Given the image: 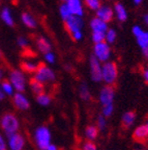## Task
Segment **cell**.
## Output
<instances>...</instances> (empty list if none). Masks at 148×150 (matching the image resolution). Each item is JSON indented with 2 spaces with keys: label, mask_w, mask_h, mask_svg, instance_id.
<instances>
[{
  "label": "cell",
  "mask_w": 148,
  "mask_h": 150,
  "mask_svg": "<svg viewBox=\"0 0 148 150\" xmlns=\"http://www.w3.org/2000/svg\"><path fill=\"white\" fill-rule=\"evenodd\" d=\"M0 127L6 137L17 134L20 129V120L14 112H5L0 118Z\"/></svg>",
  "instance_id": "cell-1"
},
{
  "label": "cell",
  "mask_w": 148,
  "mask_h": 150,
  "mask_svg": "<svg viewBox=\"0 0 148 150\" xmlns=\"http://www.w3.org/2000/svg\"><path fill=\"white\" fill-rule=\"evenodd\" d=\"M64 25L66 30L71 35L72 39L74 41H81L83 39V33H82V28L84 26L83 19L81 17L77 16H71L64 21Z\"/></svg>",
  "instance_id": "cell-2"
},
{
  "label": "cell",
  "mask_w": 148,
  "mask_h": 150,
  "mask_svg": "<svg viewBox=\"0 0 148 150\" xmlns=\"http://www.w3.org/2000/svg\"><path fill=\"white\" fill-rule=\"evenodd\" d=\"M119 75L118 66L114 62H107L102 64V81L105 82L106 86H112L116 83Z\"/></svg>",
  "instance_id": "cell-3"
},
{
  "label": "cell",
  "mask_w": 148,
  "mask_h": 150,
  "mask_svg": "<svg viewBox=\"0 0 148 150\" xmlns=\"http://www.w3.org/2000/svg\"><path fill=\"white\" fill-rule=\"evenodd\" d=\"M34 143L38 150H47L52 144L51 130L46 125L38 126L34 131Z\"/></svg>",
  "instance_id": "cell-4"
},
{
  "label": "cell",
  "mask_w": 148,
  "mask_h": 150,
  "mask_svg": "<svg viewBox=\"0 0 148 150\" xmlns=\"http://www.w3.org/2000/svg\"><path fill=\"white\" fill-rule=\"evenodd\" d=\"M9 82L13 84L15 91L18 93H23L27 87V79H26L25 73L22 70L14 69L9 72L8 75Z\"/></svg>",
  "instance_id": "cell-5"
},
{
  "label": "cell",
  "mask_w": 148,
  "mask_h": 150,
  "mask_svg": "<svg viewBox=\"0 0 148 150\" xmlns=\"http://www.w3.org/2000/svg\"><path fill=\"white\" fill-rule=\"evenodd\" d=\"M33 78L36 79L37 81L42 82L43 84H46L49 82H53L56 79V74L52 68L48 67L45 64H40L37 67Z\"/></svg>",
  "instance_id": "cell-6"
},
{
  "label": "cell",
  "mask_w": 148,
  "mask_h": 150,
  "mask_svg": "<svg viewBox=\"0 0 148 150\" xmlns=\"http://www.w3.org/2000/svg\"><path fill=\"white\" fill-rule=\"evenodd\" d=\"M93 56L97 61H100L102 64L109 62L112 55V49L110 45L106 42L94 44L93 46Z\"/></svg>",
  "instance_id": "cell-7"
},
{
  "label": "cell",
  "mask_w": 148,
  "mask_h": 150,
  "mask_svg": "<svg viewBox=\"0 0 148 150\" xmlns=\"http://www.w3.org/2000/svg\"><path fill=\"white\" fill-rule=\"evenodd\" d=\"M114 99H115V89L112 86H106L101 89L98 94V100L102 108L104 106L114 105Z\"/></svg>",
  "instance_id": "cell-8"
},
{
  "label": "cell",
  "mask_w": 148,
  "mask_h": 150,
  "mask_svg": "<svg viewBox=\"0 0 148 150\" xmlns=\"http://www.w3.org/2000/svg\"><path fill=\"white\" fill-rule=\"evenodd\" d=\"M8 150H24L26 145V140L20 132L10 134L6 138Z\"/></svg>",
  "instance_id": "cell-9"
},
{
  "label": "cell",
  "mask_w": 148,
  "mask_h": 150,
  "mask_svg": "<svg viewBox=\"0 0 148 150\" xmlns=\"http://www.w3.org/2000/svg\"><path fill=\"white\" fill-rule=\"evenodd\" d=\"M89 71H90V77L92 81H102V63L97 61L93 55L89 57Z\"/></svg>",
  "instance_id": "cell-10"
},
{
  "label": "cell",
  "mask_w": 148,
  "mask_h": 150,
  "mask_svg": "<svg viewBox=\"0 0 148 150\" xmlns=\"http://www.w3.org/2000/svg\"><path fill=\"white\" fill-rule=\"evenodd\" d=\"M13 104L18 110L25 112L30 108V101L24 93H16L13 96Z\"/></svg>",
  "instance_id": "cell-11"
},
{
  "label": "cell",
  "mask_w": 148,
  "mask_h": 150,
  "mask_svg": "<svg viewBox=\"0 0 148 150\" xmlns=\"http://www.w3.org/2000/svg\"><path fill=\"white\" fill-rule=\"evenodd\" d=\"M95 17L103 20L106 23H109L114 19V9L108 4H102L97 11H95Z\"/></svg>",
  "instance_id": "cell-12"
},
{
  "label": "cell",
  "mask_w": 148,
  "mask_h": 150,
  "mask_svg": "<svg viewBox=\"0 0 148 150\" xmlns=\"http://www.w3.org/2000/svg\"><path fill=\"white\" fill-rule=\"evenodd\" d=\"M66 5L70 9L72 16H77L81 17L84 15V7H83V2L82 0H67Z\"/></svg>",
  "instance_id": "cell-13"
},
{
  "label": "cell",
  "mask_w": 148,
  "mask_h": 150,
  "mask_svg": "<svg viewBox=\"0 0 148 150\" xmlns=\"http://www.w3.org/2000/svg\"><path fill=\"white\" fill-rule=\"evenodd\" d=\"M137 119V114L134 110H127L121 116V125L123 128L128 129L135 124Z\"/></svg>",
  "instance_id": "cell-14"
},
{
  "label": "cell",
  "mask_w": 148,
  "mask_h": 150,
  "mask_svg": "<svg viewBox=\"0 0 148 150\" xmlns=\"http://www.w3.org/2000/svg\"><path fill=\"white\" fill-rule=\"evenodd\" d=\"M90 28L92 33H106L109 29L108 23L104 22L103 20L98 19L97 17H94L90 20Z\"/></svg>",
  "instance_id": "cell-15"
},
{
  "label": "cell",
  "mask_w": 148,
  "mask_h": 150,
  "mask_svg": "<svg viewBox=\"0 0 148 150\" xmlns=\"http://www.w3.org/2000/svg\"><path fill=\"white\" fill-rule=\"evenodd\" d=\"M133 139L138 143H144L148 140V132L145 125H139L134 129L133 132Z\"/></svg>",
  "instance_id": "cell-16"
},
{
  "label": "cell",
  "mask_w": 148,
  "mask_h": 150,
  "mask_svg": "<svg viewBox=\"0 0 148 150\" xmlns=\"http://www.w3.org/2000/svg\"><path fill=\"white\" fill-rule=\"evenodd\" d=\"M114 15H115L116 19H117L119 22H124L127 20V17H128V14H127L126 8L124 7V5L120 2H117L114 4Z\"/></svg>",
  "instance_id": "cell-17"
},
{
  "label": "cell",
  "mask_w": 148,
  "mask_h": 150,
  "mask_svg": "<svg viewBox=\"0 0 148 150\" xmlns=\"http://www.w3.org/2000/svg\"><path fill=\"white\" fill-rule=\"evenodd\" d=\"M36 47H37V49H38L39 51L42 52V53H44V54H46V53H48V52L52 51V45H51V43L49 42L48 39H46L45 37L37 38Z\"/></svg>",
  "instance_id": "cell-18"
},
{
  "label": "cell",
  "mask_w": 148,
  "mask_h": 150,
  "mask_svg": "<svg viewBox=\"0 0 148 150\" xmlns=\"http://www.w3.org/2000/svg\"><path fill=\"white\" fill-rule=\"evenodd\" d=\"M0 18L9 27H13L15 25L14 17H13L12 12H10V9L8 7H3L1 13H0Z\"/></svg>",
  "instance_id": "cell-19"
},
{
  "label": "cell",
  "mask_w": 148,
  "mask_h": 150,
  "mask_svg": "<svg viewBox=\"0 0 148 150\" xmlns=\"http://www.w3.org/2000/svg\"><path fill=\"white\" fill-rule=\"evenodd\" d=\"M98 134H100L98 128H97L95 125H92V124L87 125V126L85 127V130H84V134H85L86 140L91 141V142H93V141L98 137Z\"/></svg>",
  "instance_id": "cell-20"
},
{
  "label": "cell",
  "mask_w": 148,
  "mask_h": 150,
  "mask_svg": "<svg viewBox=\"0 0 148 150\" xmlns=\"http://www.w3.org/2000/svg\"><path fill=\"white\" fill-rule=\"evenodd\" d=\"M21 20H22V23H23L26 27L31 28V29L36 28V26H37L36 20H35L34 17L31 14H29V13H26V12L23 13V14L21 15Z\"/></svg>",
  "instance_id": "cell-21"
},
{
  "label": "cell",
  "mask_w": 148,
  "mask_h": 150,
  "mask_svg": "<svg viewBox=\"0 0 148 150\" xmlns=\"http://www.w3.org/2000/svg\"><path fill=\"white\" fill-rule=\"evenodd\" d=\"M29 87H30L32 93L34 94L35 96L39 95V94L45 93V84H43L42 82L37 81L36 79L32 78V79L29 81Z\"/></svg>",
  "instance_id": "cell-22"
},
{
  "label": "cell",
  "mask_w": 148,
  "mask_h": 150,
  "mask_svg": "<svg viewBox=\"0 0 148 150\" xmlns=\"http://www.w3.org/2000/svg\"><path fill=\"white\" fill-rule=\"evenodd\" d=\"M39 64L35 63L32 61H25L21 64V69L24 73H35L37 67H38Z\"/></svg>",
  "instance_id": "cell-23"
},
{
  "label": "cell",
  "mask_w": 148,
  "mask_h": 150,
  "mask_svg": "<svg viewBox=\"0 0 148 150\" xmlns=\"http://www.w3.org/2000/svg\"><path fill=\"white\" fill-rule=\"evenodd\" d=\"M35 100H36L37 104L42 106H48L51 104L52 102V97L51 95H49L48 93H43V94H39L37 96H35Z\"/></svg>",
  "instance_id": "cell-24"
},
{
  "label": "cell",
  "mask_w": 148,
  "mask_h": 150,
  "mask_svg": "<svg viewBox=\"0 0 148 150\" xmlns=\"http://www.w3.org/2000/svg\"><path fill=\"white\" fill-rule=\"evenodd\" d=\"M79 96H80V98L83 101L90 100L91 94L90 91H89V88H88V86L85 82H83V83H81L79 86Z\"/></svg>",
  "instance_id": "cell-25"
},
{
  "label": "cell",
  "mask_w": 148,
  "mask_h": 150,
  "mask_svg": "<svg viewBox=\"0 0 148 150\" xmlns=\"http://www.w3.org/2000/svg\"><path fill=\"white\" fill-rule=\"evenodd\" d=\"M0 87L2 89L3 93L5 94V96H14V94L16 93L15 91L14 87H13V84L9 82V80H2L1 81V84H0Z\"/></svg>",
  "instance_id": "cell-26"
},
{
  "label": "cell",
  "mask_w": 148,
  "mask_h": 150,
  "mask_svg": "<svg viewBox=\"0 0 148 150\" xmlns=\"http://www.w3.org/2000/svg\"><path fill=\"white\" fill-rule=\"evenodd\" d=\"M137 44L142 50L148 48V31L143 30V33L136 38Z\"/></svg>",
  "instance_id": "cell-27"
},
{
  "label": "cell",
  "mask_w": 148,
  "mask_h": 150,
  "mask_svg": "<svg viewBox=\"0 0 148 150\" xmlns=\"http://www.w3.org/2000/svg\"><path fill=\"white\" fill-rule=\"evenodd\" d=\"M116 39H117V33H116V30L113 29V28H109L106 31V35H105V42L108 43L109 45H111L115 42Z\"/></svg>",
  "instance_id": "cell-28"
},
{
  "label": "cell",
  "mask_w": 148,
  "mask_h": 150,
  "mask_svg": "<svg viewBox=\"0 0 148 150\" xmlns=\"http://www.w3.org/2000/svg\"><path fill=\"white\" fill-rule=\"evenodd\" d=\"M95 126L98 128L100 131H104L108 127V122H107V118H105L104 116L101 114L96 117V121H95Z\"/></svg>",
  "instance_id": "cell-29"
},
{
  "label": "cell",
  "mask_w": 148,
  "mask_h": 150,
  "mask_svg": "<svg viewBox=\"0 0 148 150\" xmlns=\"http://www.w3.org/2000/svg\"><path fill=\"white\" fill-rule=\"evenodd\" d=\"M59 14H60L61 19H62L63 21H65L67 18H70V17L72 16L70 9H68V7H67V5L65 2H63L62 4L60 5V7H59Z\"/></svg>",
  "instance_id": "cell-30"
},
{
  "label": "cell",
  "mask_w": 148,
  "mask_h": 150,
  "mask_svg": "<svg viewBox=\"0 0 148 150\" xmlns=\"http://www.w3.org/2000/svg\"><path fill=\"white\" fill-rule=\"evenodd\" d=\"M84 3L91 11H97L98 7L102 5L101 0H84Z\"/></svg>",
  "instance_id": "cell-31"
},
{
  "label": "cell",
  "mask_w": 148,
  "mask_h": 150,
  "mask_svg": "<svg viewBox=\"0 0 148 150\" xmlns=\"http://www.w3.org/2000/svg\"><path fill=\"white\" fill-rule=\"evenodd\" d=\"M105 35L106 33H92L91 35V40L94 44H98V43L105 42Z\"/></svg>",
  "instance_id": "cell-32"
},
{
  "label": "cell",
  "mask_w": 148,
  "mask_h": 150,
  "mask_svg": "<svg viewBox=\"0 0 148 150\" xmlns=\"http://www.w3.org/2000/svg\"><path fill=\"white\" fill-rule=\"evenodd\" d=\"M81 150H97V146L94 142L85 141L81 146Z\"/></svg>",
  "instance_id": "cell-33"
},
{
  "label": "cell",
  "mask_w": 148,
  "mask_h": 150,
  "mask_svg": "<svg viewBox=\"0 0 148 150\" xmlns=\"http://www.w3.org/2000/svg\"><path fill=\"white\" fill-rule=\"evenodd\" d=\"M114 112V105H110V106H104L102 108V115L105 118H110Z\"/></svg>",
  "instance_id": "cell-34"
},
{
  "label": "cell",
  "mask_w": 148,
  "mask_h": 150,
  "mask_svg": "<svg viewBox=\"0 0 148 150\" xmlns=\"http://www.w3.org/2000/svg\"><path fill=\"white\" fill-rule=\"evenodd\" d=\"M44 59L49 65H53L56 62V55L52 51H50V52H48V53L44 54Z\"/></svg>",
  "instance_id": "cell-35"
},
{
  "label": "cell",
  "mask_w": 148,
  "mask_h": 150,
  "mask_svg": "<svg viewBox=\"0 0 148 150\" xmlns=\"http://www.w3.org/2000/svg\"><path fill=\"white\" fill-rule=\"evenodd\" d=\"M17 43H18L19 47L23 48V49H26L28 47V40L25 37H19L18 40H17Z\"/></svg>",
  "instance_id": "cell-36"
},
{
  "label": "cell",
  "mask_w": 148,
  "mask_h": 150,
  "mask_svg": "<svg viewBox=\"0 0 148 150\" xmlns=\"http://www.w3.org/2000/svg\"><path fill=\"white\" fill-rule=\"evenodd\" d=\"M143 28L141 27L140 25H135V26H133V28H132V33H133V35H135V38H137L138 35H140L142 33H143Z\"/></svg>",
  "instance_id": "cell-37"
},
{
  "label": "cell",
  "mask_w": 148,
  "mask_h": 150,
  "mask_svg": "<svg viewBox=\"0 0 148 150\" xmlns=\"http://www.w3.org/2000/svg\"><path fill=\"white\" fill-rule=\"evenodd\" d=\"M0 150H8L6 139H5L4 137H3V134H0Z\"/></svg>",
  "instance_id": "cell-38"
},
{
  "label": "cell",
  "mask_w": 148,
  "mask_h": 150,
  "mask_svg": "<svg viewBox=\"0 0 148 150\" xmlns=\"http://www.w3.org/2000/svg\"><path fill=\"white\" fill-rule=\"evenodd\" d=\"M143 78L146 83H148V68H146L145 70L143 71Z\"/></svg>",
  "instance_id": "cell-39"
},
{
  "label": "cell",
  "mask_w": 148,
  "mask_h": 150,
  "mask_svg": "<svg viewBox=\"0 0 148 150\" xmlns=\"http://www.w3.org/2000/svg\"><path fill=\"white\" fill-rule=\"evenodd\" d=\"M142 54H143L144 59H145L146 61L148 62V48H146V49H143V50H142Z\"/></svg>",
  "instance_id": "cell-40"
},
{
  "label": "cell",
  "mask_w": 148,
  "mask_h": 150,
  "mask_svg": "<svg viewBox=\"0 0 148 150\" xmlns=\"http://www.w3.org/2000/svg\"><path fill=\"white\" fill-rule=\"evenodd\" d=\"M47 150H59V148H58L56 145H54V144H51V145L47 148Z\"/></svg>",
  "instance_id": "cell-41"
},
{
  "label": "cell",
  "mask_w": 148,
  "mask_h": 150,
  "mask_svg": "<svg viewBox=\"0 0 148 150\" xmlns=\"http://www.w3.org/2000/svg\"><path fill=\"white\" fill-rule=\"evenodd\" d=\"M5 98V94L3 93L2 89H1V87H0V101H3Z\"/></svg>",
  "instance_id": "cell-42"
},
{
  "label": "cell",
  "mask_w": 148,
  "mask_h": 150,
  "mask_svg": "<svg viewBox=\"0 0 148 150\" xmlns=\"http://www.w3.org/2000/svg\"><path fill=\"white\" fill-rule=\"evenodd\" d=\"M143 21H144V23H145L146 25L148 26V13H147V14L144 15V17H143Z\"/></svg>",
  "instance_id": "cell-43"
},
{
  "label": "cell",
  "mask_w": 148,
  "mask_h": 150,
  "mask_svg": "<svg viewBox=\"0 0 148 150\" xmlns=\"http://www.w3.org/2000/svg\"><path fill=\"white\" fill-rule=\"evenodd\" d=\"M3 76H4V71H3L2 68H0V81L3 80Z\"/></svg>",
  "instance_id": "cell-44"
},
{
  "label": "cell",
  "mask_w": 148,
  "mask_h": 150,
  "mask_svg": "<svg viewBox=\"0 0 148 150\" xmlns=\"http://www.w3.org/2000/svg\"><path fill=\"white\" fill-rule=\"evenodd\" d=\"M133 1H134V3H135V4H137V5H138V4H141V3H142V1H143V0H133Z\"/></svg>",
  "instance_id": "cell-45"
},
{
  "label": "cell",
  "mask_w": 148,
  "mask_h": 150,
  "mask_svg": "<svg viewBox=\"0 0 148 150\" xmlns=\"http://www.w3.org/2000/svg\"><path fill=\"white\" fill-rule=\"evenodd\" d=\"M144 125H145L146 129H147V132H148V119H147V120H146V122H145V124H144Z\"/></svg>",
  "instance_id": "cell-46"
},
{
  "label": "cell",
  "mask_w": 148,
  "mask_h": 150,
  "mask_svg": "<svg viewBox=\"0 0 148 150\" xmlns=\"http://www.w3.org/2000/svg\"><path fill=\"white\" fill-rule=\"evenodd\" d=\"M62 1H63V2H66V1H67V0H62Z\"/></svg>",
  "instance_id": "cell-47"
},
{
  "label": "cell",
  "mask_w": 148,
  "mask_h": 150,
  "mask_svg": "<svg viewBox=\"0 0 148 150\" xmlns=\"http://www.w3.org/2000/svg\"><path fill=\"white\" fill-rule=\"evenodd\" d=\"M140 150H146V149H140Z\"/></svg>",
  "instance_id": "cell-48"
},
{
  "label": "cell",
  "mask_w": 148,
  "mask_h": 150,
  "mask_svg": "<svg viewBox=\"0 0 148 150\" xmlns=\"http://www.w3.org/2000/svg\"><path fill=\"white\" fill-rule=\"evenodd\" d=\"M0 56H1V52H0Z\"/></svg>",
  "instance_id": "cell-49"
}]
</instances>
